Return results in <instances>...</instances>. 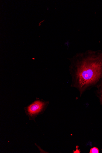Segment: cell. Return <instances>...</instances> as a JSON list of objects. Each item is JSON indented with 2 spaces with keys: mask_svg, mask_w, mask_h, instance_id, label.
I'll return each instance as SVG.
<instances>
[{
  "mask_svg": "<svg viewBox=\"0 0 102 153\" xmlns=\"http://www.w3.org/2000/svg\"><path fill=\"white\" fill-rule=\"evenodd\" d=\"M69 60L71 86L77 88L80 94L97 85L102 79V51L89 50L78 53Z\"/></svg>",
  "mask_w": 102,
  "mask_h": 153,
  "instance_id": "6da1fadb",
  "label": "cell"
},
{
  "mask_svg": "<svg viewBox=\"0 0 102 153\" xmlns=\"http://www.w3.org/2000/svg\"><path fill=\"white\" fill-rule=\"evenodd\" d=\"M48 104V102L37 98L34 102L24 108L25 113L30 120L35 121L36 118L44 112Z\"/></svg>",
  "mask_w": 102,
  "mask_h": 153,
  "instance_id": "7a4b0ae2",
  "label": "cell"
},
{
  "mask_svg": "<svg viewBox=\"0 0 102 153\" xmlns=\"http://www.w3.org/2000/svg\"><path fill=\"white\" fill-rule=\"evenodd\" d=\"M97 94L100 103L102 105V79L97 84Z\"/></svg>",
  "mask_w": 102,
  "mask_h": 153,
  "instance_id": "3957f363",
  "label": "cell"
},
{
  "mask_svg": "<svg viewBox=\"0 0 102 153\" xmlns=\"http://www.w3.org/2000/svg\"><path fill=\"white\" fill-rule=\"evenodd\" d=\"M99 151L98 148L96 147L92 148L90 150V153H98Z\"/></svg>",
  "mask_w": 102,
  "mask_h": 153,
  "instance_id": "277c9868",
  "label": "cell"
}]
</instances>
